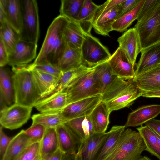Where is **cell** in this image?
Returning a JSON list of instances; mask_svg holds the SVG:
<instances>
[{
  "mask_svg": "<svg viewBox=\"0 0 160 160\" xmlns=\"http://www.w3.org/2000/svg\"><path fill=\"white\" fill-rule=\"evenodd\" d=\"M25 152L23 153H22V154H21L20 155L19 157H18L17 158H16V159H15L13 160H20L22 157V155H23V154L24 153V152Z\"/></svg>",
  "mask_w": 160,
  "mask_h": 160,
  "instance_id": "54",
  "label": "cell"
},
{
  "mask_svg": "<svg viewBox=\"0 0 160 160\" xmlns=\"http://www.w3.org/2000/svg\"><path fill=\"white\" fill-rule=\"evenodd\" d=\"M6 11L3 6L0 3V23L3 22L5 19Z\"/></svg>",
  "mask_w": 160,
  "mask_h": 160,
  "instance_id": "50",
  "label": "cell"
},
{
  "mask_svg": "<svg viewBox=\"0 0 160 160\" xmlns=\"http://www.w3.org/2000/svg\"><path fill=\"white\" fill-rule=\"evenodd\" d=\"M0 3L5 9V20L20 33L22 16L21 0H0Z\"/></svg>",
  "mask_w": 160,
  "mask_h": 160,
  "instance_id": "21",
  "label": "cell"
},
{
  "mask_svg": "<svg viewBox=\"0 0 160 160\" xmlns=\"http://www.w3.org/2000/svg\"><path fill=\"white\" fill-rule=\"evenodd\" d=\"M67 104L66 90L56 91L41 99L34 107L41 113L61 111Z\"/></svg>",
  "mask_w": 160,
  "mask_h": 160,
  "instance_id": "18",
  "label": "cell"
},
{
  "mask_svg": "<svg viewBox=\"0 0 160 160\" xmlns=\"http://www.w3.org/2000/svg\"><path fill=\"white\" fill-rule=\"evenodd\" d=\"M145 0H140L137 5L131 11L117 18L112 26V31L122 32L127 28L135 20Z\"/></svg>",
  "mask_w": 160,
  "mask_h": 160,
  "instance_id": "35",
  "label": "cell"
},
{
  "mask_svg": "<svg viewBox=\"0 0 160 160\" xmlns=\"http://www.w3.org/2000/svg\"><path fill=\"white\" fill-rule=\"evenodd\" d=\"M0 96L9 106L15 103L14 91L12 78L8 71L3 67L0 68Z\"/></svg>",
  "mask_w": 160,
  "mask_h": 160,
  "instance_id": "31",
  "label": "cell"
},
{
  "mask_svg": "<svg viewBox=\"0 0 160 160\" xmlns=\"http://www.w3.org/2000/svg\"><path fill=\"white\" fill-rule=\"evenodd\" d=\"M108 62L115 76L126 80L134 78V66L124 51L119 47L111 55Z\"/></svg>",
  "mask_w": 160,
  "mask_h": 160,
  "instance_id": "11",
  "label": "cell"
},
{
  "mask_svg": "<svg viewBox=\"0 0 160 160\" xmlns=\"http://www.w3.org/2000/svg\"><path fill=\"white\" fill-rule=\"evenodd\" d=\"M69 21L68 18L60 15L53 20L33 63L49 62L57 66L67 46L64 32Z\"/></svg>",
  "mask_w": 160,
  "mask_h": 160,
  "instance_id": "1",
  "label": "cell"
},
{
  "mask_svg": "<svg viewBox=\"0 0 160 160\" xmlns=\"http://www.w3.org/2000/svg\"><path fill=\"white\" fill-rule=\"evenodd\" d=\"M99 6L92 1L84 0L77 22L84 33L91 34L94 14Z\"/></svg>",
  "mask_w": 160,
  "mask_h": 160,
  "instance_id": "28",
  "label": "cell"
},
{
  "mask_svg": "<svg viewBox=\"0 0 160 160\" xmlns=\"http://www.w3.org/2000/svg\"><path fill=\"white\" fill-rule=\"evenodd\" d=\"M125 128V125H115L112 127L95 160H104L110 154Z\"/></svg>",
  "mask_w": 160,
  "mask_h": 160,
  "instance_id": "29",
  "label": "cell"
},
{
  "mask_svg": "<svg viewBox=\"0 0 160 160\" xmlns=\"http://www.w3.org/2000/svg\"><path fill=\"white\" fill-rule=\"evenodd\" d=\"M145 149L138 131L125 129L114 149L104 160H137Z\"/></svg>",
  "mask_w": 160,
  "mask_h": 160,
  "instance_id": "4",
  "label": "cell"
},
{
  "mask_svg": "<svg viewBox=\"0 0 160 160\" xmlns=\"http://www.w3.org/2000/svg\"><path fill=\"white\" fill-rule=\"evenodd\" d=\"M47 128L39 123H32L25 130L26 135L35 142H40L46 132Z\"/></svg>",
  "mask_w": 160,
  "mask_h": 160,
  "instance_id": "40",
  "label": "cell"
},
{
  "mask_svg": "<svg viewBox=\"0 0 160 160\" xmlns=\"http://www.w3.org/2000/svg\"><path fill=\"white\" fill-rule=\"evenodd\" d=\"M84 0H62L60 15L77 22Z\"/></svg>",
  "mask_w": 160,
  "mask_h": 160,
  "instance_id": "38",
  "label": "cell"
},
{
  "mask_svg": "<svg viewBox=\"0 0 160 160\" xmlns=\"http://www.w3.org/2000/svg\"><path fill=\"white\" fill-rule=\"evenodd\" d=\"M82 65L84 64L81 49L72 48L67 45L57 66L64 72L78 68Z\"/></svg>",
  "mask_w": 160,
  "mask_h": 160,
  "instance_id": "27",
  "label": "cell"
},
{
  "mask_svg": "<svg viewBox=\"0 0 160 160\" xmlns=\"http://www.w3.org/2000/svg\"><path fill=\"white\" fill-rule=\"evenodd\" d=\"M140 0H128L120 4L117 19L132 10L138 3Z\"/></svg>",
  "mask_w": 160,
  "mask_h": 160,
  "instance_id": "44",
  "label": "cell"
},
{
  "mask_svg": "<svg viewBox=\"0 0 160 160\" xmlns=\"http://www.w3.org/2000/svg\"><path fill=\"white\" fill-rule=\"evenodd\" d=\"M142 96L147 98H160V90L145 92Z\"/></svg>",
  "mask_w": 160,
  "mask_h": 160,
  "instance_id": "49",
  "label": "cell"
},
{
  "mask_svg": "<svg viewBox=\"0 0 160 160\" xmlns=\"http://www.w3.org/2000/svg\"><path fill=\"white\" fill-rule=\"evenodd\" d=\"M0 38L3 41L9 55L21 39L20 33L5 20L0 23Z\"/></svg>",
  "mask_w": 160,
  "mask_h": 160,
  "instance_id": "32",
  "label": "cell"
},
{
  "mask_svg": "<svg viewBox=\"0 0 160 160\" xmlns=\"http://www.w3.org/2000/svg\"><path fill=\"white\" fill-rule=\"evenodd\" d=\"M32 123H39L47 128H56L64 123L60 111L42 112L33 115L31 117Z\"/></svg>",
  "mask_w": 160,
  "mask_h": 160,
  "instance_id": "37",
  "label": "cell"
},
{
  "mask_svg": "<svg viewBox=\"0 0 160 160\" xmlns=\"http://www.w3.org/2000/svg\"><path fill=\"white\" fill-rule=\"evenodd\" d=\"M90 115L74 118L64 123L79 138L81 142L95 133Z\"/></svg>",
  "mask_w": 160,
  "mask_h": 160,
  "instance_id": "24",
  "label": "cell"
},
{
  "mask_svg": "<svg viewBox=\"0 0 160 160\" xmlns=\"http://www.w3.org/2000/svg\"><path fill=\"white\" fill-rule=\"evenodd\" d=\"M134 79L145 92L160 90V64Z\"/></svg>",
  "mask_w": 160,
  "mask_h": 160,
  "instance_id": "23",
  "label": "cell"
},
{
  "mask_svg": "<svg viewBox=\"0 0 160 160\" xmlns=\"http://www.w3.org/2000/svg\"><path fill=\"white\" fill-rule=\"evenodd\" d=\"M65 154L59 148L54 153L43 157L41 160H62Z\"/></svg>",
  "mask_w": 160,
  "mask_h": 160,
  "instance_id": "47",
  "label": "cell"
},
{
  "mask_svg": "<svg viewBox=\"0 0 160 160\" xmlns=\"http://www.w3.org/2000/svg\"><path fill=\"white\" fill-rule=\"evenodd\" d=\"M102 95L90 97L66 105L60 111L64 123L76 118L90 115L101 102Z\"/></svg>",
  "mask_w": 160,
  "mask_h": 160,
  "instance_id": "9",
  "label": "cell"
},
{
  "mask_svg": "<svg viewBox=\"0 0 160 160\" xmlns=\"http://www.w3.org/2000/svg\"><path fill=\"white\" fill-rule=\"evenodd\" d=\"M40 142L35 143L25 151L20 160H32L39 152Z\"/></svg>",
  "mask_w": 160,
  "mask_h": 160,
  "instance_id": "45",
  "label": "cell"
},
{
  "mask_svg": "<svg viewBox=\"0 0 160 160\" xmlns=\"http://www.w3.org/2000/svg\"><path fill=\"white\" fill-rule=\"evenodd\" d=\"M59 149L65 154L77 153L81 141L65 123L56 128Z\"/></svg>",
  "mask_w": 160,
  "mask_h": 160,
  "instance_id": "16",
  "label": "cell"
},
{
  "mask_svg": "<svg viewBox=\"0 0 160 160\" xmlns=\"http://www.w3.org/2000/svg\"><path fill=\"white\" fill-rule=\"evenodd\" d=\"M63 160H74V159L72 157L67 156L64 157Z\"/></svg>",
  "mask_w": 160,
  "mask_h": 160,
  "instance_id": "53",
  "label": "cell"
},
{
  "mask_svg": "<svg viewBox=\"0 0 160 160\" xmlns=\"http://www.w3.org/2000/svg\"><path fill=\"white\" fill-rule=\"evenodd\" d=\"M110 113L106 105L102 102L94 108L90 116L95 133L106 132L109 123Z\"/></svg>",
  "mask_w": 160,
  "mask_h": 160,
  "instance_id": "26",
  "label": "cell"
},
{
  "mask_svg": "<svg viewBox=\"0 0 160 160\" xmlns=\"http://www.w3.org/2000/svg\"><path fill=\"white\" fill-rule=\"evenodd\" d=\"M120 4L105 11L98 16L93 22V28L96 33L109 36L112 31V26L117 19Z\"/></svg>",
  "mask_w": 160,
  "mask_h": 160,
  "instance_id": "20",
  "label": "cell"
},
{
  "mask_svg": "<svg viewBox=\"0 0 160 160\" xmlns=\"http://www.w3.org/2000/svg\"><path fill=\"white\" fill-rule=\"evenodd\" d=\"M145 124L160 136V120L154 118L146 122Z\"/></svg>",
  "mask_w": 160,
  "mask_h": 160,
  "instance_id": "48",
  "label": "cell"
},
{
  "mask_svg": "<svg viewBox=\"0 0 160 160\" xmlns=\"http://www.w3.org/2000/svg\"><path fill=\"white\" fill-rule=\"evenodd\" d=\"M93 70L66 89L67 105L88 97L101 94L99 85L93 75Z\"/></svg>",
  "mask_w": 160,
  "mask_h": 160,
  "instance_id": "8",
  "label": "cell"
},
{
  "mask_svg": "<svg viewBox=\"0 0 160 160\" xmlns=\"http://www.w3.org/2000/svg\"><path fill=\"white\" fill-rule=\"evenodd\" d=\"M27 66L30 69L47 73L58 78H60L63 72L58 66L49 62L32 63L27 65Z\"/></svg>",
  "mask_w": 160,
  "mask_h": 160,
  "instance_id": "39",
  "label": "cell"
},
{
  "mask_svg": "<svg viewBox=\"0 0 160 160\" xmlns=\"http://www.w3.org/2000/svg\"><path fill=\"white\" fill-rule=\"evenodd\" d=\"M109 134L94 133L81 142L77 152L80 160H95Z\"/></svg>",
  "mask_w": 160,
  "mask_h": 160,
  "instance_id": "13",
  "label": "cell"
},
{
  "mask_svg": "<svg viewBox=\"0 0 160 160\" xmlns=\"http://www.w3.org/2000/svg\"><path fill=\"white\" fill-rule=\"evenodd\" d=\"M125 0H109L105 2L103 4L99 5L94 14L92 23L93 21L101 13L121 4L125 2Z\"/></svg>",
  "mask_w": 160,
  "mask_h": 160,
  "instance_id": "42",
  "label": "cell"
},
{
  "mask_svg": "<svg viewBox=\"0 0 160 160\" xmlns=\"http://www.w3.org/2000/svg\"><path fill=\"white\" fill-rule=\"evenodd\" d=\"M83 64L93 67L108 61L111 56L108 50L98 38L83 32L81 48Z\"/></svg>",
  "mask_w": 160,
  "mask_h": 160,
  "instance_id": "7",
  "label": "cell"
},
{
  "mask_svg": "<svg viewBox=\"0 0 160 160\" xmlns=\"http://www.w3.org/2000/svg\"><path fill=\"white\" fill-rule=\"evenodd\" d=\"M83 33L77 22L69 21L64 32L67 45L72 48L81 49Z\"/></svg>",
  "mask_w": 160,
  "mask_h": 160,
  "instance_id": "30",
  "label": "cell"
},
{
  "mask_svg": "<svg viewBox=\"0 0 160 160\" xmlns=\"http://www.w3.org/2000/svg\"><path fill=\"white\" fill-rule=\"evenodd\" d=\"M9 54L2 40L0 38V67L8 64Z\"/></svg>",
  "mask_w": 160,
  "mask_h": 160,
  "instance_id": "46",
  "label": "cell"
},
{
  "mask_svg": "<svg viewBox=\"0 0 160 160\" xmlns=\"http://www.w3.org/2000/svg\"><path fill=\"white\" fill-rule=\"evenodd\" d=\"M32 160H41V157L39 152Z\"/></svg>",
  "mask_w": 160,
  "mask_h": 160,
  "instance_id": "52",
  "label": "cell"
},
{
  "mask_svg": "<svg viewBox=\"0 0 160 160\" xmlns=\"http://www.w3.org/2000/svg\"><path fill=\"white\" fill-rule=\"evenodd\" d=\"M15 103L33 107L41 98L34 78L27 65L12 67Z\"/></svg>",
  "mask_w": 160,
  "mask_h": 160,
  "instance_id": "3",
  "label": "cell"
},
{
  "mask_svg": "<svg viewBox=\"0 0 160 160\" xmlns=\"http://www.w3.org/2000/svg\"><path fill=\"white\" fill-rule=\"evenodd\" d=\"M94 68L82 65L78 68L63 72L55 92L66 90L93 70Z\"/></svg>",
  "mask_w": 160,
  "mask_h": 160,
  "instance_id": "25",
  "label": "cell"
},
{
  "mask_svg": "<svg viewBox=\"0 0 160 160\" xmlns=\"http://www.w3.org/2000/svg\"><path fill=\"white\" fill-rule=\"evenodd\" d=\"M160 4V0H145L137 19L139 22Z\"/></svg>",
  "mask_w": 160,
  "mask_h": 160,
  "instance_id": "41",
  "label": "cell"
},
{
  "mask_svg": "<svg viewBox=\"0 0 160 160\" xmlns=\"http://www.w3.org/2000/svg\"><path fill=\"white\" fill-rule=\"evenodd\" d=\"M137 160H152L148 157L146 156H140Z\"/></svg>",
  "mask_w": 160,
  "mask_h": 160,
  "instance_id": "51",
  "label": "cell"
},
{
  "mask_svg": "<svg viewBox=\"0 0 160 160\" xmlns=\"http://www.w3.org/2000/svg\"><path fill=\"white\" fill-rule=\"evenodd\" d=\"M160 114V104L149 105L139 107L130 112L126 123V128L142 126Z\"/></svg>",
  "mask_w": 160,
  "mask_h": 160,
  "instance_id": "17",
  "label": "cell"
},
{
  "mask_svg": "<svg viewBox=\"0 0 160 160\" xmlns=\"http://www.w3.org/2000/svg\"><path fill=\"white\" fill-rule=\"evenodd\" d=\"M142 50L160 42V4L134 26Z\"/></svg>",
  "mask_w": 160,
  "mask_h": 160,
  "instance_id": "6",
  "label": "cell"
},
{
  "mask_svg": "<svg viewBox=\"0 0 160 160\" xmlns=\"http://www.w3.org/2000/svg\"><path fill=\"white\" fill-rule=\"evenodd\" d=\"M146 146V151L160 160V146L155 132L148 126H141L137 128Z\"/></svg>",
  "mask_w": 160,
  "mask_h": 160,
  "instance_id": "33",
  "label": "cell"
},
{
  "mask_svg": "<svg viewBox=\"0 0 160 160\" xmlns=\"http://www.w3.org/2000/svg\"><path fill=\"white\" fill-rule=\"evenodd\" d=\"M21 2L22 16L21 40L37 44L40 28L37 1L22 0Z\"/></svg>",
  "mask_w": 160,
  "mask_h": 160,
  "instance_id": "5",
  "label": "cell"
},
{
  "mask_svg": "<svg viewBox=\"0 0 160 160\" xmlns=\"http://www.w3.org/2000/svg\"><path fill=\"white\" fill-rule=\"evenodd\" d=\"M144 92L134 78L126 80L116 77L102 94L101 102L111 113L131 105Z\"/></svg>",
  "mask_w": 160,
  "mask_h": 160,
  "instance_id": "2",
  "label": "cell"
},
{
  "mask_svg": "<svg viewBox=\"0 0 160 160\" xmlns=\"http://www.w3.org/2000/svg\"><path fill=\"white\" fill-rule=\"evenodd\" d=\"M3 127H0V158L2 160L8 148L13 137H9L4 132Z\"/></svg>",
  "mask_w": 160,
  "mask_h": 160,
  "instance_id": "43",
  "label": "cell"
},
{
  "mask_svg": "<svg viewBox=\"0 0 160 160\" xmlns=\"http://www.w3.org/2000/svg\"><path fill=\"white\" fill-rule=\"evenodd\" d=\"M59 148L56 128H47L40 142L39 153L41 158L54 153Z\"/></svg>",
  "mask_w": 160,
  "mask_h": 160,
  "instance_id": "34",
  "label": "cell"
},
{
  "mask_svg": "<svg viewBox=\"0 0 160 160\" xmlns=\"http://www.w3.org/2000/svg\"><path fill=\"white\" fill-rule=\"evenodd\" d=\"M119 47L125 52L133 65H136V59L142 48L136 29L130 28L118 39Z\"/></svg>",
  "mask_w": 160,
  "mask_h": 160,
  "instance_id": "14",
  "label": "cell"
},
{
  "mask_svg": "<svg viewBox=\"0 0 160 160\" xmlns=\"http://www.w3.org/2000/svg\"><path fill=\"white\" fill-rule=\"evenodd\" d=\"M93 74L99 85L101 94L106 87L116 77L112 73L108 61L95 66Z\"/></svg>",
  "mask_w": 160,
  "mask_h": 160,
  "instance_id": "36",
  "label": "cell"
},
{
  "mask_svg": "<svg viewBox=\"0 0 160 160\" xmlns=\"http://www.w3.org/2000/svg\"><path fill=\"white\" fill-rule=\"evenodd\" d=\"M160 64V42L142 49L135 70V77L154 68Z\"/></svg>",
  "mask_w": 160,
  "mask_h": 160,
  "instance_id": "15",
  "label": "cell"
},
{
  "mask_svg": "<svg viewBox=\"0 0 160 160\" xmlns=\"http://www.w3.org/2000/svg\"><path fill=\"white\" fill-rule=\"evenodd\" d=\"M36 142L30 138L22 130L14 136L2 160H13L23 153L31 145Z\"/></svg>",
  "mask_w": 160,
  "mask_h": 160,
  "instance_id": "19",
  "label": "cell"
},
{
  "mask_svg": "<svg viewBox=\"0 0 160 160\" xmlns=\"http://www.w3.org/2000/svg\"><path fill=\"white\" fill-rule=\"evenodd\" d=\"M33 107L14 103L0 112V123L10 130L18 129L29 119Z\"/></svg>",
  "mask_w": 160,
  "mask_h": 160,
  "instance_id": "10",
  "label": "cell"
},
{
  "mask_svg": "<svg viewBox=\"0 0 160 160\" xmlns=\"http://www.w3.org/2000/svg\"><path fill=\"white\" fill-rule=\"evenodd\" d=\"M37 44L20 40L9 55L8 65L12 67L26 66L36 58Z\"/></svg>",
  "mask_w": 160,
  "mask_h": 160,
  "instance_id": "12",
  "label": "cell"
},
{
  "mask_svg": "<svg viewBox=\"0 0 160 160\" xmlns=\"http://www.w3.org/2000/svg\"><path fill=\"white\" fill-rule=\"evenodd\" d=\"M29 69L31 71L33 75L41 96V99L55 92L60 78L47 73Z\"/></svg>",
  "mask_w": 160,
  "mask_h": 160,
  "instance_id": "22",
  "label": "cell"
}]
</instances>
